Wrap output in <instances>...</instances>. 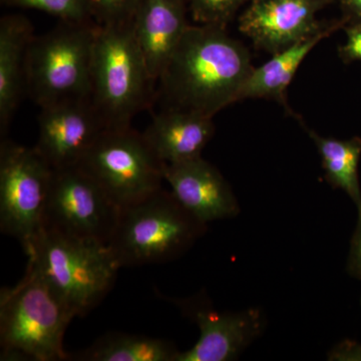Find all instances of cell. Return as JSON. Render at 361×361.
Returning <instances> with one entry per match:
<instances>
[{
  "mask_svg": "<svg viewBox=\"0 0 361 361\" xmlns=\"http://www.w3.org/2000/svg\"><path fill=\"white\" fill-rule=\"evenodd\" d=\"M249 0H187L189 13L198 25L227 27L240 7Z\"/></svg>",
  "mask_w": 361,
  "mask_h": 361,
  "instance_id": "21",
  "label": "cell"
},
{
  "mask_svg": "<svg viewBox=\"0 0 361 361\" xmlns=\"http://www.w3.org/2000/svg\"><path fill=\"white\" fill-rule=\"evenodd\" d=\"M73 318L66 301L27 266L16 286L0 292V360H68L63 336Z\"/></svg>",
  "mask_w": 361,
  "mask_h": 361,
  "instance_id": "2",
  "label": "cell"
},
{
  "mask_svg": "<svg viewBox=\"0 0 361 361\" xmlns=\"http://www.w3.org/2000/svg\"><path fill=\"white\" fill-rule=\"evenodd\" d=\"M25 252L27 266L47 280L75 317L87 315L103 301L121 269L106 244L47 229Z\"/></svg>",
  "mask_w": 361,
  "mask_h": 361,
  "instance_id": "4",
  "label": "cell"
},
{
  "mask_svg": "<svg viewBox=\"0 0 361 361\" xmlns=\"http://www.w3.org/2000/svg\"><path fill=\"white\" fill-rule=\"evenodd\" d=\"M214 133L213 116L161 108L142 135L164 164H176L202 157Z\"/></svg>",
  "mask_w": 361,
  "mask_h": 361,
  "instance_id": "15",
  "label": "cell"
},
{
  "mask_svg": "<svg viewBox=\"0 0 361 361\" xmlns=\"http://www.w3.org/2000/svg\"><path fill=\"white\" fill-rule=\"evenodd\" d=\"M142 0H85L90 18L99 26L129 25Z\"/></svg>",
  "mask_w": 361,
  "mask_h": 361,
  "instance_id": "22",
  "label": "cell"
},
{
  "mask_svg": "<svg viewBox=\"0 0 361 361\" xmlns=\"http://www.w3.org/2000/svg\"><path fill=\"white\" fill-rule=\"evenodd\" d=\"M164 180L175 198L201 222L229 219L240 212L238 201L219 170L202 157L165 164Z\"/></svg>",
  "mask_w": 361,
  "mask_h": 361,
  "instance_id": "13",
  "label": "cell"
},
{
  "mask_svg": "<svg viewBox=\"0 0 361 361\" xmlns=\"http://www.w3.org/2000/svg\"><path fill=\"white\" fill-rule=\"evenodd\" d=\"M358 210L357 225L350 242V250L348 259L349 274L361 280V207Z\"/></svg>",
  "mask_w": 361,
  "mask_h": 361,
  "instance_id": "24",
  "label": "cell"
},
{
  "mask_svg": "<svg viewBox=\"0 0 361 361\" xmlns=\"http://www.w3.org/2000/svg\"><path fill=\"white\" fill-rule=\"evenodd\" d=\"M310 137L322 156L325 179L334 189H341L361 207V189L358 178V165L361 157V137L337 140L322 137L307 129Z\"/></svg>",
  "mask_w": 361,
  "mask_h": 361,
  "instance_id": "19",
  "label": "cell"
},
{
  "mask_svg": "<svg viewBox=\"0 0 361 361\" xmlns=\"http://www.w3.org/2000/svg\"><path fill=\"white\" fill-rule=\"evenodd\" d=\"M200 301L196 298L180 302V307L198 325L200 337L193 348L180 353L177 361L233 360L262 334L260 310L220 313L205 300Z\"/></svg>",
  "mask_w": 361,
  "mask_h": 361,
  "instance_id": "12",
  "label": "cell"
},
{
  "mask_svg": "<svg viewBox=\"0 0 361 361\" xmlns=\"http://www.w3.org/2000/svg\"><path fill=\"white\" fill-rule=\"evenodd\" d=\"M120 209L78 166L58 169L52 172L42 229L108 245Z\"/></svg>",
  "mask_w": 361,
  "mask_h": 361,
  "instance_id": "9",
  "label": "cell"
},
{
  "mask_svg": "<svg viewBox=\"0 0 361 361\" xmlns=\"http://www.w3.org/2000/svg\"><path fill=\"white\" fill-rule=\"evenodd\" d=\"M97 28L94 20H59L51 32L32 37L26 54V96L39 108L90 99Z\"/></svg>",
  "mask_w": 361,
  "mask_h": 361,
  "instance_id": "6",
  "label": "cell"
},
{
  "mask_svg": "<svg viewBox=\"0 0 361 361\" xmlns=\"http://www.w3.org/2000/svg\"><path fill=\"white\" fill-rule=\"evenodd\" d=\"M35 148L54 170L75 167L108 129L90 99L40 108Z\"/></svg>",
  "mask_w": 361,
  "mask_h": 361,
  "instance_id": "11",
  "label": "cell"
},
{
  "mask_svg": "<svg viewBox=\"0 0 361 361\" xmlns=\"http://www.w3.org/2000/svg\"><path fill=\"white\" fill-rule=\"evenodd\" d=\"M345 26L361 25V0H338Z\"/></svg>",
  "mask_w": 361,
  "mask_h": 361,
  "instance_id": "26",
  "label": "cell"
},
{
  "mask_svg": "<svg viewBox=\"0 0 361 361\" xmlns=\"http://www.w3.org/2000/svg\"><path fill=\"white\" fill-rule=\"evenodd\" d=\"M32 23L21 14L0 20V133L6 137L13 116L26 96L25 63L32 42Z\"/></svg>",
  "mask_w": 361,
  "mask_h": 361,
  "instance_id": "16",
  "label": "cell"
},
{
  "mask_svg": "<svg viewBox=\"0 0 361 361\" xmlns=\"http://www.w3.org/2000/svg\"><path fill=\"white\" fill-rule=\"evenodd\" d=\"M329 360L361 361V344L353 341H343L329 353Z\"/></svg>",
  "mask_w": 361,
  "mask_h": 361,
  "instance_id": "25",
  "label": "cell"
},
{
  "mask_svg": "<svg viewBox=\"0 0 361 361\" xmlns=\"http://www.w3.org/2000/svg\"><path fill=\"white\" fill-rule=\"evenodd\" d=\"M180 351L173 342L137 334L110 332L92 345L68 353L73 361H177Z\"/></svg>",
  "mask_w": 361,
  "mask_h": 361,
  "instance_id": "18",
  "label": "cell"
},
{
  "mask_svg": "<svg viewBox=\"0 0 361 361\" xmlns=\"http://www.w3.org/2000/svg\"><path fill=\"white\" fill-rule=\"evenodd\" d=\"M164 166L132 126L104 130L78 164L120 208L161 189Z\"/></svg>",
  "mask_w": 361,
  "mask_h": 361,
  "instance_id": "7",
  "label": "cell"
},
{
  "mask_svg": "<svg viewBox=\"0 0 361 361\" xmlns=\"http://www.w3.org/2000/svg\"><path fill=\"white\" fill-rule=\"evenodd\" d=\"M155 80L129 25L99 26L92 54L90 101L108 129L130 127L154 99Z\"/></svg>",
  "mask_w": 361,
  "mask_h": 361,
  "instance_id": "5",
  "label": "cell"
},
{
  "mask_svg": "<svg viewBox=\"0 0 361 361\" xmlns=\"http://www.w3.org/2000/svg\"><path fill=\"white\" fill-rule=\"evenodd\" d=\"M341 27H345L343 20L334 21V25L314 37L272 54V59L267 63L252 71L240 94V101L245 99H274L288 109L287 87L295 77L304 59L323 39Z\"/></svg>",
  "mask_w": 361,
  "mask_h": 361,
  "instance_id": "17",
  "label": "cell"
},
{
  "mask_svg": "<svg viewBox=\"0 0 361 361\" xmlns=\"http://www.w3.org/2000/svg\"><path fill=\"white\" fill-rule=\"evenodd\" d=\"M254 66L225 26L189 25L159 82L161 108L214 116L240 101Z\"/></svg>",
  "mask_w": 361,
  "mask_h": 361,
  "instance_id": "1",
  "label": "cell"
},
{
  "mask_svg": "<svg viewBox=\"0 0 361 361\" xmlns=\"http://www.w3.org/2000/svg\"><path fill=\"white\" fill-rule=\"evenodd\" d=\"M52 172L33 147L6 137L0 145V230L18 239L23 249L44 228Z\"/></svg>",
  "mask_w": 361,
  "mask_h": 361,
  "instance_id": "8",
  "label": "cell"
},
{
  "mask_svg": "<svg viewBox=\"0 0 361 361\" xmlns=\"http://www.w3.org/2000/svg\"><path fill=\"white\" fill-rule=\"evenodd\" d=\"M345 44L338 49L339 56L345 63L361 61V25H348Z\"/></svg>",
  "mask_w": 361,
  "mask_h": 361,
  "instance_id": "23",
  "label": "cell"
},
{
  "mask_svg": "<svg viewBox=\"0 0 361 361\" xmlns=\"http://www.w3.org/2000/svg\"><path fill=\"white\" fill-rule=\"evenodd\" d=\"M187 0H142L130 27L157 82L167 66L188 25Z\"/></svg>",
  "mask_w": 361,
  "mask_h": 361,
  "instance_id": "14",
  "label": "cell"
},
{
  "mask_svg": "<svg viewBox=\"0 0 361 361\" xmlns=\"http://www.w3.org/2000/svg\"><path fill=\"white\" fill-rule=\"evenodd\" d=\"M163 188L120 209L109 248L121 268L161 264L180 257L206 232Z\"/></svg>",
  "mask_w": 361,
  "mask_h": 361,
  "instance_id": "3",
  "label": "cell"
},
{
  "mask_svg": "<svg viewBox=\"0 0 361 361\" xmlns=\"http://www.w3.org/2000/svg\"><path fill=\"white\" fill-rule=\"evenodd\" d=\"M6 6L35 9L56 16L59 20H92L85 0H1Z\"/></svg>",
  "mask_w": 361,
  "mask_h": 361,
  "instance_id": "20",
  "label": "cell"
},
{
  "mask_svg": "<svg viewBox=\"0 0 361 361\" xmlns=\"http://www.w3.org/2000/svg\"><path fill=\"white\" fill-rule=\"evenodd\" d=\"M334 0H251L239 18V30L271 54L314 37L334 25L317 14Z\"/></svg>",
  "mask_w": 361,
  "mask_h": 361,
  "instance_id": "10",
  "label": "cell"
}]
</instances>
